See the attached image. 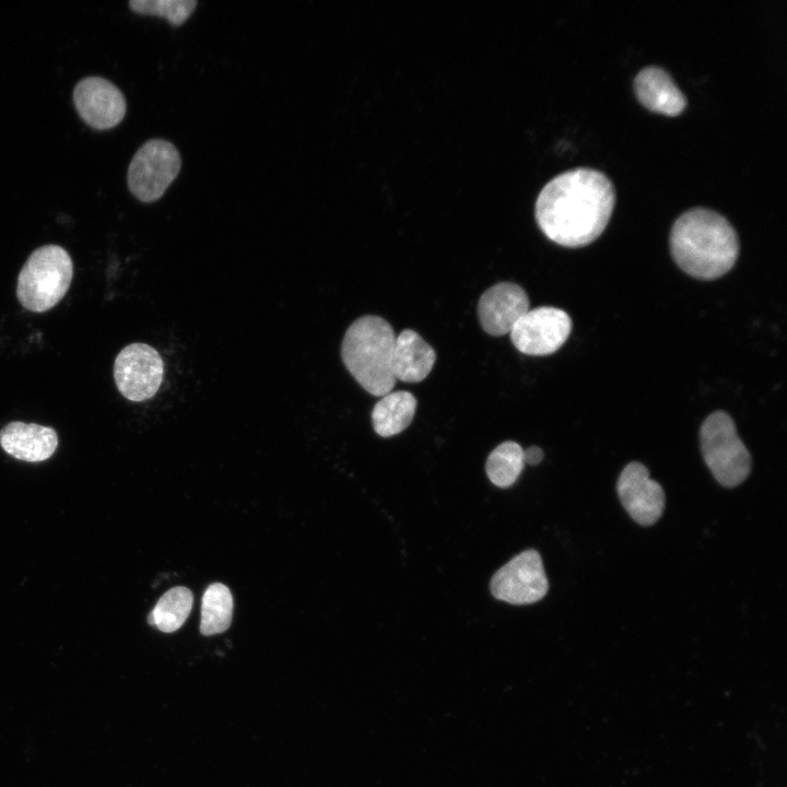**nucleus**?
<instances>
[{"label": "nucleus", "mask_w": 787, "mask_h": 787, "mask_svg": "<svg viewBox=\"0 0 787 787\" xmlns=\"http://www.w3.org/2000/svg\"><path fill=\"white\" fill-rule=\"evenodd\" d=\"M614 203V187L603 173L575 168L555 176L542 188L535 215L549 239L575 248L586 246L601 235Z\"/></svg>", "instance_id": "nucleus-1"}, {"label": "nucleus", "mask_w": 787, "mask_h": 787, "mask_svg": "<svg viewBox=\"0 0 787 787\" xmlns=\"http://www.w3.org/2000/svg\"><path fill=\"white\" fill-rule=\"evenodd\" d=\"M670 250L685 273L701 280H714L736 263L739 239L725 216L710 209L694 208L673 223Z\"/></svg>", "instance_id": "nucleus-2"}, {"label": "nucleus", "mask_w": 787, "mask_h": 787, "mask_svg": "<svg viewBox=\"0 0 787 787\" xmlns=\"http://www.w3.org/2000/svg\"><path fill=\"white\" fill-rule=\"evenodd\" d=\"M396 336L383 318L366 315L348 328L341 345L343 364L371 395L385 396L396 384L392 352Z\"/></svg>", "instance_id": "nucleus-3"}, {"label": "nucleus", "mask_w": 787, "mask_h": 787, "mask_svg": "<svg viewBox=\"0 0 787 787\" xmlns=\"http://www.w3.org/2000/svg\"><path fill=\"white\" fill-rule=\"evenodd\" d=\"M73 275L69 252L59 245L35 249L23 265L16 283V297L27 310L44 313L56 306L68 292Z\"/></svg>", "instance_id": "nucleus-4"}, {"label": "nucleus", "mask_w": 787, "mask_h": 787, "mask_svg": "<svg viewBox=\"0 0 787 787\" xmlns=\"http://www.w3.org/2000/svg\"><path fill=\"white\" fill-rule=\"evenodd\" d=\"M700 441L703 458L721 485L735 488L748 478L751 456L729 414L716 411L708 415L701 426Z\"/></svg>", "instance_id": "nucleus-5"}, {"label": "nucleus", "mask_w": 787, "mask_h": 787, "mask_svg": "<svg viewBox=\"0 0 787 787\" xmlns=\"http://www.w3.org/2000/svg\"><path fill=\"white\" fill-rule=\"evenodd\" d=\"M181 167L177 148L164 139H150L133 155L127 173L130 192L142 202L158 200Z\"/></svg>", "instance_id": "nucleus-6"}, {"label": "nucleus", "mask_w": 787, "mask_h": 787, "mask_svg": "<svg viewBox=\"0 0 787 787\" xmlns=\"http://www.w3.org/2000/svg\"><path fill=\"white\" fill-rule=\"evenodd\" d=\"M164 363L149 344L134 342L125 346L114 362V379L118 391L132 402L152 398L163 380Z\"/></svg>", "instance_id": "nucleus-7"}, {"label": "nucleus", "mask_w": 787, "mask_h": 787, "mask_svg": "<svg viewBox=\"0 0 787 787\" xmlns=\"http://www.w3.org/2000/svg\"><path fill=\"white\" fill-rule=\"evenodd\" d=\"M549 588L540 554L526 550L514 556L492 577V595L512 604H529L542 599Z\"/></svg>", "instance_id": "nucleus-8"}, {"label": "nucleus", "mask_w": 787, "mask_h": 787, "mask_svg": "<svg viewBox=\"0 0 787 787\" xmlns=\"http://www.w3.org/2000/svg\"><path fill=\"white\" fill-rule=\"evenodd\" d=\"M571 329L572 320L566 312L542 306L528 309L509 334L519 352L527 355H549L564 344Z\"/></svg>", "instance_id": "nucleus-9"}, {"label": "nucleus", "mask_w": 787, "mask_h": 787, "mask_svg": "<svg viewBox=\"0 0 787 787\" xmlns=\"http://www.w3.org/2000/svg\"><path fill=\"white\" fill-rule=\"evenodd\" d=\"M73 103L81 119L90 127L106 130L125 117L127 103L122 92L101 77H86L74 86Z\"/></svg>", "instance_id": "nucleus-10"}, {"label": "nucleus", "mask_w": 787, "mask_h": 787, "mask_svg": "<svg viewBox=\"0 0 787 787\" xmlns=\"http://www.w3.org/2000/svg\"><path fill=\"white\" fill-rule=\"evenodd\" d=\"M616 490L622 505L639 525L650 526L662 515L663 490L657 481L650 479L643 463L630 462L619 477Z\"/></svg>", "instance_id": "nucleus-11"}, {"label": "nucleus", "mask_w": 787, "mask_h": 787, "mask_svg": "<svg viewBox=\"0 0 787 787\" xmlns=\"http://www.w3.org/2000/svg\"><path fill=\"white\" fill-rule=\"evenodd\" d=\"M529 309V299L522 287L512 282H500L489 287L478 303L482 328L491 336L509 333Z\"/></svg>", "instance_id": "nucleus-12"}, {"label": "nucleus", "mask_w": 787, "mask_h": 787, "mask_svg": "<svg viewBox=\"0 0 787 787\" xmlns=\"http://www.w3.org/2000/svg\"><path fill=\"white\" fill-rule=\"evenodd\" d=\"M0 445L13 458L40 462L55 453L58 435L52 427L14 421L0 430Z\"/></svg>", "instance_id": "nucleus-13"}, {"label": "nucleus", "mask_w": 787, "mask_h": 787, "mask_svg": "<svg viewBox=\"0 0 787 787\" xmlns=\"http://www.w3.org/2000/svg\"><path fill=\"white\" fill-rule=\"evenodd\" d=\"M634 92L642 105L662 115L677 116L686 106L684 94L671 75L660 67L642 69L635 77Z\"/></svg>", "instance_id": "nucleus-14"}, {"label": "nucleus", "mask_w": 787, "mask_h": 787, "mask_svg": "<svg viewBox=\"0 0 787 787\" xmlns=\"http://www.w3.org/2000/svg\"><path fill=\"white\" fill-rule=\"evenodd\" d=\"M436 354L415 331L406 329L396 337L392 352V373L396 379L419 383L432 371Z\"/></svg>", "instance_id": "nucleus-15"}, {"label": "nucleus", "mask_w": 787, "mask_h": 787, "mask_svg": "<svg viewBox=\"0 0 787 787\" xmlns=\"http://www.w3.org/2000/svg\"><path fill=\"white\" fill-rule=\"evenodd\" d=\"M415 409L416 399L411 392L390 391L373 408V427L383 437L397 435L409 426Z\"/></svg>", "instance_id": "nucleus-16"}, {"label": "nucleus", "mask_w": 787, "mask_h": 787, "mask_svg": "<svg viewBox=\"0 0 787 787\" xmlns=\"http://www.w3.org/2000/svg\"><path fill=\"white\" fill-rule=\"evenodd\" d=\"M192 602V592L188 588H171L158 599L148 616V622L162 632H175L187 620Z\"/></svg>", "instance_id": "nucleus-17"}, {"label": "nucleus", "mask_w": 787, "mask_h": 787, "mask_svg": "<svg viewBox=\"0 0 787 787\" xmlns=\"http://www.w3.org/2000/svg\"><path fill=\"white\" fill-rule=\"evenodd\" d=\"M233 597L227 586L214 583L205 589L201 603L200 633L205 636L226 631L232 621Z\"/></svg>", "instance_id": "nucleus-18"}, {"label": "nucleus", "mask_w": 787, "mask_h": 787, "mask_svg": "<svg viewBox=\"0 0 787 787\" xmlns=\"http://www.w3.org/2000/svg\"><path fill=\"white\" fill-rule=\"evenodd\" d=\"M524 466V449L519 444L507 441L500 444L489 455L485 470L494 485L508 488L518 479Z\"/></svg>", "instance_id": "nucleus-19"}, {"label": "nucleus", "mask_w": 787, "mask_h": 787, "mask_svg": "<svg viewBox=\"0 0 787 787\" xmlns=\"http://www.w3.org/2000/svg\"><path fill=\"white\" fill-rule=\"evenodd\" d=\"M197 4L196 0H131L129 2L133 12L164 17L175 26L184 24Z\"/></svg>", "instance_id": "nucleus-20"}, {"label": "nucleus", "mask_w": 787, "mask_h": 787, "mask_svg": "<svg viewBox=\"0 0 787 787\" xmlns=\"http://www.w3.org/2000/svg\"><path fill=\"white\" fill-rule=\"evenodd\" d=\"M543 458V451L538 446H531L524 450V461L529 465H538Z\"/></svg>", "instance_id": "nucleus-21"}]
</instances>
